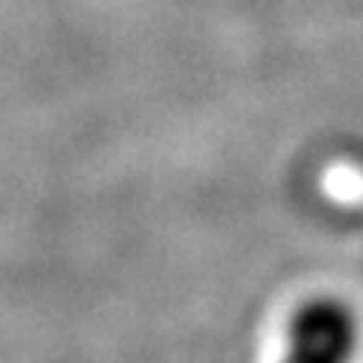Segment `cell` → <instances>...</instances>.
I'll use <instances>...</instances> for the list:
<instances>
[{
	"label": "cell",
	"instance_id": "6da1fadb",
	"mask_svg": "<svg viewBox=\"0 0 363 363\" xmlns=\"http://www.w3.org/2000/svg\"><path fill=\"white\" fill-rule=\"evenodd\" d=\"M360 342L354 306L333 294H318L288 315L279 363H357Z\"/></svg>",
	"mask_w": 363,
	"mask_h": 363
}]
</instances>
